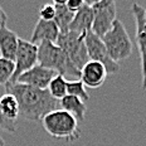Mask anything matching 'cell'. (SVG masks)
Listing matches in <instances>:
<instances>
[{
    "instance_id": "cell-1",
    "label": "cell",
    "mask_w": 146,
    "mask_h": 146,
    "mask_svg": "<svg viewBox=\"0 0 146 146\" xmlns=\"http://www.w3.org/2000/svg\"><path fill=\"white\" fill-rule=\"evenodd\" d=\"M7 93L13 95L18 101L20 117L27 121L38 122L45 115L59 108V101L54 100L48 90H39L20 83L5 86Z\"/></svg>"
},
{
    "instance_id": "cell-2",
    "label": "cell",
    "mask_w": 146,
    "mask_h": 146,
    "mask_svg": "<svg viewBox=\"0 0 146 146\" xmlns=\"http://www.w3.org/2000/svg\"><path fill=\"white\" fill-rule=\"evenodd\" d=\"M38 63L39 66L49 68L63 77H69L73 80H80L81 77L80 69H77L66 52L56 43L43 42L38 44Z\"/></svg>"
},
{
    "instance_id": "cell-3",
    "label": "cell",
    "mask_w": 146,
    "mask_h": 146,
    "mask_svg": "<svg viewBox=\"0 0 146 146\" xmlns=\"http://www.w3.org/2000/svg\"><path fill=\"white\" fill-rule=\"evenodd\" d=\"M42 125L52 137L64 139L68 142L77 141L81 136L78 121L71 113L60 108L45 115L42 118Z\"/></svg>"
},
{
    "instance_id": "cell-4",
    "label": "cell",
    "mask_w": 146,
    "mask_h": 146,
    "mask_svg": "<svg viewBox=\"0 0 146 146\" xmlns=\"http://www.w3.org/2000/svg\"><path fill=\"white\" fill-rule=\"evenodd\" d=\"M102 42L107 48L110 57L116 63L127 59L132 54V40L123 23L118 19L115 20L112 28L102 38Z\"/></svg>"
},
{
    "instance_id": "cell-5",
    "label": "cell",
    "mask_w": 146,
    "mask_h": 146,
    "mask_svg": "<svg viewBox=\"0 0 146 146\" xmlns=\"http://www.w3.org/2000/svg\"><path fill=\"white\" fill-rule=\"evenodd\" d=\"M84 38H86V34H78L69 30L67 33H59L56 43L66 52L71 62L77 67V69H80V72L90 62Z\"/></svg>"
},
{
    "instance_id": "cell-6",
    "label": "cell",
    "mask_w": 146,
    "mask_h": 146,
    "mask_svg": "<svg viewBox=\"0 0 146 146\" xmlns=\"http://www.w3.org/2000/svg\"><path fill=\"white\" fill-rule=\"evenodd\" d=\"M88 3L93 9L92 33L102 39L117 19L116 3L113 0H97Z\"/></svg>"
},
{
    "instance_id": "cell-7",
    "label": "cell",
    "mask_w": 146,
    "mask_h": 146,
    "mask_svg": "<svg viewBox=\"0 0 146 146\" xmlns=\"http://www.w3.org/2000/svg\"><path fill=\"white\" fill-rule=\"evenodd\" d=\"M36 63H38V45L32 43L30 40L19 39L17 56H15V59H14L15 71H14L13 78H11V81L8 84L15 83L17 80L23 73H25L27 71L32 69L33 67H35Z\"/></svg>"
},
{
    "instance_id": "cell-8",
    "label": "cell",
    "mask_w": 146,
    "mask_h": 146,
    "mask_svg": "<svg viewBox=\"0 0 146 146\" xmlns=\"http://www.w3.org/2000/svg\"><path fill=\"white\" fill-rule=\"evenodd\" d=\"M84 42H86V48L90 60H95V62L103 64L105 68L107 69L108 74H115V73L120 71V64L110 57L107 48H106L105 43L102 42V39L100 36L90 32L86 34Z\"/></svg>"
},
{
    "instance_id": "cell-9",
    "label": "cell",
    "mask_w": 146,
    "mask_h": 146,
    "mask_svg": "<svg viewBox=\"0 0 146 146\" xmlns=\"http://www.w3.org/2000/svg\"><path fill=\"white\" fill-rule=\"evenodd\" d=\"M131 13L136 23V44L139 48L140 63L142 73V91H146V22L145 9L137 3H132Z\"/></svg>"
},
{
    "instance_id": "cell-10",
    "label": "cell",
    "mask_w": 146,
    "mask_h": 146,
    "mask_svg": "<svg viewBox=\"0 0 146 146\" xmlns=\"http://www.w3.org/2000/svg\"><path fill=\"white\" fill-rule=\"evenodd\" d=\"M57 76V73L52 71L49 68H45L43 66L36 64L33 67L32 69L23 73L19 78L17 80L15 83L25 84V86H30L34 88H39V90H48L50 81Z\"/></svg>"
},
{
    "instance_id": "cell-11",
    "label": "cell",
    "mask_w": 146,
    "mask_h": 146,
    "mask_svg": "<svg viewBox=\"0 0 146 146\" xmlns=\"http://www.w3.org/2000/svg\"><path fill=\"white\" fill-rule=\"evenodd\" d=\"M108 76L105 66L95 60H90L83 68L81 69L80 81L88 88H100L105 83Z\"/></svg>"
},
{
    "instance_id": "cell-12",
    "label": "cell",
    "mask_w": 146,
    "mask_h": 146,
    "mask_svg": "<svg viewBox=\"0 0 146 146\" xmlns=\"http://www.w3.org/2000/svg\"><path fill=\"white\" fill-rule=\"evenodd\" d=\"M19 39L17 33L7 27V22L0 24V57L14 62Z\"/></svg>"
},
{
    "instance_id": "cell-13",
    "label": "cell",
    "mask_w": 146,
    "mask_h": 146,
    "mask_svg": "<svg viewBox=\"0 0 146 146\" xmlns=\"http://www.w3.org/2000/svg\"><path fill=\"white\" fill-rule=\"evenodd\" d=\"M93 24V9L88 1H84L78 11L74 13L73 20L69 25V30L78 34H87L92 32Z\"/></svg>"
},
{
    "instance_id": "cell-14",
    "label": "cell",
    "mask_w": 146,
    "mask_h": 146,
    "mask_svg": "<svg viewBox=\"0 0 146 146\" xmlns=\"http://www.w3.org/2000/svg\"><path fill=\"white\" fill-rule=\"evenodd\" d=\"M59 29L54 20L52 22H45V20L38 19L34 29L32 33L30 42L34 44H40L43 42H50V43H57V39L59 36Z\"/></svg>"
},
{
    "instance_id": "cell-15",
    "label": "cell",
    "mask_w": 146,
    "mask_h": 146,
    "mask_svg": "<svg viewBox=\"0 0 146 146\" xmlns=\"http://www.w3.org/2000/svg\"><path fill=\"white\" fill-rule=\"evenodd\" d=\"M59 108L71 113L77 121H83L84 115L87 112L86 103L82 100L77 98V97H73L69 95H67L64 98H62L59 101Z\"/></svg>"
},
{
    "instance_id": "cell-16",
    "label": "cell",
    "mask_w": 146,
    "mask_h": 146,
    "mask_svg": "<svg viewBox=\"0 0 146 146\" xmlns=\"http://www.w3.org/2000/svg\"><path fill=\"white\" fill-rule=\"evenodd\" d=\"M52 4L54 5L56 9V18H54V23L57 24L60 33H67L69 32V25H71L74 13H72L66 5L64 0H56Z\"/></svg>"
},
{
    "instance_id": "cell-17",
    "label": "cell",
    "mask_w": 146,
    "mask_h": 146,
    "mask_svg": "<svg viewBox=\"0 0 146 146\" xmlns=\"http://www.w3.org/2000/svg\"><path fill=\"white\" fill-rule=\"evenodd\" d=\"M0 110L4 113V116L11 121H17L18 117L20 116L18 101L10 93H5L0 97Z\"/></svg>"
},
{
    "instance_id": "cell-18",
    "label": "cell",
    "mask_w": 146,
    "mask_h": 146,
    "mask_svg": "<svg viewBox=\"0 0 146 146\" xmlns=\"http://www.w3.org/2000/svg\"><path fill=\"white\" fill-rule=\"evenodd\" d=\"M67 84H68V81L66 80V77L60 74H57L53 80L50 81L49 86H48V92L50 93V96L53 97L57 101H60L62 98L68 95L67 92Z\"/></svg>"
},
{
    "instance_id": "cell-19",
    "label": "cell",
    "mask_w": 146,
    "mask_h": 146,
    "mask_svg": "<svg viewBox=\"0 0 146 146\" xmlns=\"http://www.w3.org/2000/svg\"><path fill=\"white\" fill-rule=\"evenodd\" d=\"M67 92H68L69 96L77 97V98L82 100L83 102H86L90 100V95H88L86 86L82 83V81L80 80H72L68 81V84H67Z\"/></svg>"
},
{
    "instance_id": "cell-20",
    "label": "cell",
    "mask_w": 146,
    "mask_h": 146,
    "mask_svg": "<svg viewBox=\"0 0 146 146\" xmlns=\"http://www.w3.org/2000/svg\"><path fill=\"white\" fill-rule=\"evenodd\" d=\"M15 71V64L13 60H9L0 57V86H7L11 81Z\"/></svg>"
},
{
    "instance_id": "cell-21",
    "label": "cell",
    "mask_w": 146,
    "mask_h": 146,
    "mask_svg": "<svg viewBox=\"0 0 146 146\" xmlns=\"http://www.w3.org/2000/svg\"><path fill=\"white\" fill-rule=\"evenodd\" d=\"M39 19L45 22H52L56 18V9L53 4H44L39 8Z\"/></svg>"
},
{
    "instance_id": "cell-22",
    "label": "cell",
    "mask_w": 146,
    "mask_h": 146,
    "mask_svg": "<svg viewBox=\"0 0 146 146\" xmlns=\"http://www.w3.org/2000/svg\"><path fill=\"white\" fill-rule=\"evenodd\" d=\"M0 130L1 131H7V132H15L17 130V125H15V121H11L4 116V113L0 110Z\"/></svg>"
},
{
    "instance_id": "cell-23",
    "label": "cell",
    "mask_w": 146,
    "mask_h": 146,
    "mask_svg": "<svg viewBox=\"0 0 146 146\" xmlns=\"http://www.w3.org/2000/svg\"><path fill=\"white\" fill-rule=\"evenodd\" d=\"M83 0H67L66 1V5L72 13H76L81 9V7L83 5Z\"/></svg>"
},
{
    "instance_id": "cell-24",
    "label": "cell",
    "mask_w": 146,
    "mask_h": 146,
    "mask_svg": "<svg viewBox=\"0 0 146 146\" xmlns=\"http://www.w3.org/2000/svg\"><path fill=\"white\" fill-rule=\"evenodd\" d=\"M7 14L4 13V10H3V8H1V5H0V24L1 23H4V22H7Z\"/></svg>"
},
{
    "instance_id": "cell-25",
    "label": "cell",
    "mask_w": 146,
    "mask_h": 146,
    "mask_svg": "<svg viewBox=\"0 0 146 146\" xmlns=\"http://www.w3.org/2000/svg\"><path fill=\"white\" fill-rule=\"evenodd\" d=\"M0 146H5V142H4V140L1 139V136H0Z\"/></svg>"
},
{
    "instance_id": "cell-26",
    "label": "cell",
    "mask_w": 146,
    "mask_h": 146,
    "mask_svg": "<svg viewBox=\"0 0 146 146\" xmlns=\"http://www.w3.org/2000/svg\"><path fill=\"white\" fill-rule=\"evenodd\" d=\"M145 22H146V9H145Z\"/></svg>"
}]
</instances>
